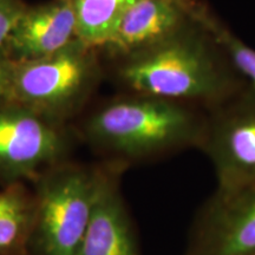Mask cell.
I'll use <instances>...</instances> for the list:
<instances>
[{"mask_svg":"<svg viewBox=\"0 0 255 255\" xmlns=\"http://www.w3.org/2000/svg\"><path fill=\"white\" fill-rule=\"evenodd\" d=\"M113 62L114 77L128 92L205 110L248 85L221 44L196 17L161 43Z\"/></svg>","mask_w":255,"mask_h":255,"instance_id":"obj_1","label":"cell"},{"mask_svg":"<svg viewBox=\"0 0 255 255\" xmlns=\"http://www.w3.org/2000/svg\"><path fill=\"white\" fill-rule=\"evenodd\" d=\"M206 122L207 110L196 105L128 92L92 111L82 132L107 161L129 167L199 149Z\"/></svg>","mask_w":255,"mask_h":255,"instance_id":"obj_2","label":"cell"},{"mask_svg":"<svg viewBox=\"0 0 255 255\" xmlns=\"http://www.w3.org/2000/svg\"><path fill=\"white\" fill-rule=\"evenodd\" d=\"M103 162L64 161L34 181L30 255H78L94 209Z\"/></svg>","mask_w":255,"mask_h":255,"instance_id":"obj_3","label":"cell"},{"mask_svg":"<svg viewBox=\"0 0 255 255\" xmlns=\"http://www.w3.org/2000/svg\"><path fill=\"white\" fill-rule=\"evenodd\" d=\"M101 51L76 38L45 58L14 63L12 103L65 123L82 110L103 77Z\"/></svg>","mask_w":255,"mask_h":255,"instance_id":"obj_4","label":"cell"},{"mask_svg":"<svg viewBox=\"0 0 255 255\" xmlns=\"http://www.w3.org/2000/svg\"><path fill=\"white\" fill-rule=\"evenodd\" d=\"M71 139L65 123L55 122L24 105L0 108V181H34L66 161Z\"/></svg>","mask_w":255,"mask_h":255,"instance_id":"obj_5","label":"cell"},{"mask_svg":"<svg viewBox=\"0 0 255 255\" xmlns=\"http://www.w3.org/2000/svg\"><path fill=\"white\" fill-rule=\"evenodd\" d=\"M200 150L214 168L219 190L255 183V92L250 85L207 110Z\"/></svg>","mask_w":255,"mask_h":255,"instance_id":"obj_6","label":"cell"},{"mask_svg":"<svg viewBox=\"0 0 255 255\" xmlns=\"http://www.w3.org/2000/svg\"><path fill=\"white\" fill-rule=\"evenodd\" d=\"M186 255H255V183L215 190L191 226Z\"/></svg>","mask_w":255,"mask_h":255,"instance_id":"obj_7","label":"cell"},{"mask_svg":"<svg viewBox=\"0 0 255 255\" xmlns=\"http://www.w3.org/2000/svg\"><path fill=\"white\" fill-rule=\"evenodd\" d=\"M127 168L119 162H103L94 209L78 255H141L121 191V178Z\"/></svg>","mask_w":255,"mask_h":255,"instance_id":"obj_8","label":"cell"},{"mask_svg":"<svg viewBox=\"0 0 255 255\" xmlns=\"http://www.w3.org/2000/svg\"><path fill=\"white\" fill-rule=\"evenodd\" d=\"M196 0H137L100 50L111 60L161 43L194 20Z\"/></svg>","mask_w":255,"mask_h":255,"instance_id":"obj_9","label":"cell"},{"mask_svg":"<svg viewBox=\"0 0 255 255\" xmlns=\"http://www.w3.org/2000/svg\"><path fill=\"white\" fill-rule=\"evenodd\" d=\"M77 38L71 0H50L24 9L9 33L4 52L13 63L45 58Z\"/></svg>","mask_w":255,"mask_h":255,"instance_id":"obj_10","label":"cell"},{"mask_svg":"<svg viewBox=\"0 0 255 255\" xmlns=\"http://www.w3.org/2000/svg\"><path fill=\"white\" fill-rule=\"evenodd\" d=\"M34 218L33 191L24 182L0 190V255H30Z\"/></svg>","mask_w":255,"mask_h":255,"instance_id":"obj_11","label":"cell"},{"mask_svg":"<svg viewBox=\"0 0 255 255\" xmlns=\"http://www.w3.org/2000/svg\"><path fill=\"white\" fill-rule=\"evenodd\" d=\"M137 0H71L77 21V38L101 50L124 13Z\"/></svg>","mask_w":255,"mask_h":255,"instance_id":"obj_12","label":"cell"},{"mask_svg":"<svg viewBox=\"0 0 255 255\" xmlns=\"http://www.w3.org/2000/svg\"><path fill=\"white\" fill-rule=\"evenodd\" d=\"M194 14L221 44L233 65L255 92V50L239 38L205 0H196Z\"/></svg>","mask_w":255,"mask_h":255,"instance_id":"obj_13","label":"cell"},{"mask_svg":"<svg viewBox=\"0 0 255 255\" xmlns=\"http://www.w3.org/2000/svg\"><path fill=\"white\" fill-rule=\"evenodd\" d=\"M25 8L21 0H0V51H4L9 33Z\"/></svg>","mask_w":255,"mask_h":255,"instance_id":"obj_14","label":"cell"},{"mask_svg":"<svg viewBox=\"0 0 255 255\" xmlns=\"http://www.w3.org/2000/svg\"><path fill=\"white\" fill-rule=\"evenodd\" d=\"M14 63L0 51V108L12 103V77Z\"/></svg>","mask_w":255,"mask_h":255,"instance_id":"obj_15","label":"cell"}]
</instances>
